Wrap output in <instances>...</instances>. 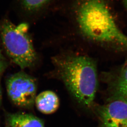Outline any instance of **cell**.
Wrapping results in <instances>:
<instances>
[{
    "label": "cell",
    "mask_w": 127,
    "mask_h": 127,
    "mask_svg": "<svg viewBox=\"0 0 127 127\" xmlns=\"http://www.w3.org/2000/svg\"><path fill=\"white\" fill-rule=\"evenodd\" d=\"M76 8L77 27L84 36L95 41L127 45V36L118 27L104 0H81Z\"/></svg>",
    "instance_id": "obj_1"
},
{
    "label": "cell",
    "mask_w": 127,
    "mask_h": 127,
    "mask_svg": "<svg viewBox=\"0 0 127 127\" xmlns=\"http://www.w3.org/2000/svg\"><path fill=\"white\" fill-rule=\"evenodd\" d=\"M59 75L73 97L80 104L90 106L94 100L98 86L95 62L85 56L54 58Z\"/></svg>",
    "instance_id": "obj_2"
},
{
    "label": "cell",
    "mask_w": 127,
    "mask_h": 127,
    "mask_svg": "<svg viewBox=\"0 0 127 127\" xmlns=\"http://www.w3.org/2000/svg\"><path fill=\"white\" fill-rule=\"evenodd\" d=\"M27 24L15 25L5 20L0 27L2 45L12 63L22 69L30 67L36 61L37 55L28 33Z\"/></svg>",
    "instance_id": "obj_3"
},
{
    "label": "cell",
    "mask_w": 127,
    "mask_h": 127,
    "mask_svg": "<svg viewBox=\"0 0 127 127\" xmlns=\"http://www.w3.org/2000/svg\"><path fill=\"white\" fill-rule=\"evenodd\" d=\"M6 87L8 96L15 105L23 108L33 106L37 86L33 77L23 71L17 72L7 78Z\"/></svg>",
    "instance_id": "obj_4"
},
{
    "label": "cell",
    "mask_w": 127,
    "mask_h": 127,
    "mask_svg": "<svg viewBox=\"0 0 127 127\" xmlns=\"http://www.w3.org/2000/svg\"><path fill=\"white\" fill-rule=\"evenodd\" d=\"M99 114L104 127H127V101L118 98L104 105Z\"/></svg>",
    "instance_id": "obj_5"
},
{
    "label": "cell",
    "mask_w": 127,
    "mask_h": 127,
    "mask_svg": "<svg viewBox=\"0 0 127 127\" xmlns=\"http://www.w3.org/2000/svg\"><path fill=\"white\" fill-rule=\"evenodd\" d=\"M37 108L44 114H51L56 111L60 105L58 96L51 91L42 92L37 95L35 101Z\"/></svg>",
    "instance_id": "obj_6"
},
{
    "label": "cell",
    "mask_w": 127,
    "mask_h": 127,
    "mask_svg": "<svg viewBox=\"0 0 127 127\" xmlns=\"http://www.w3.org/2000/svg\"><path fill=\"white\" fill-rule=\"evenodd\" d=\"M7 120L10 127H45L41 120L31 114L24 113L8 114Z\"/></svg>",
    "instance_id": "obj_7"
},
{
    "label": "cell",
    "mask_w": 127,
    "mask_h": 127,
    "mask_svg": "<svg viewBox=\"0 0 127 127\" xmlns=\"http://www.w3.org/2000/svg\"><path fill=\"white\" fill-rule=\"evenodd\" d=\"M24 7L30 12H36L47 6L52 0H21Z\"/></svg>",
    "instance_id": "obj_8"
},
{
    "label": "cell",
    "mask_w": 127,
    "mask_h": 127,
    "mask_svg": "<svg viewBox=\"0 0 127 127\" xmlns=\"http://www.w3.org/2000/svg\"><path fill=\"white\" fill-rule=\"evenodd\" d=\"M116 91L119 97L127 101V67L123 71L118 81Z\"/></svg>",
    "instance_id": "obj_9"
},
{
    "label": "cell",
    "mask_w": 127,
    "mask_h": 127,
    "mask_svg": "<svg viewBox=\"0 0 127 127\" xmlns=\"http://www.w3.org/2000/svg\"><path fill=\"white\" fill-rule=\"evenodd\" d=\"M7 66L8 63L7 62L3 60L0 61V77L2 73L7 68Z\"/></svg>",
    "instance_id": "obj_10"
},
{
    "label": "cell",
    "mask_w": 127,
    "mask_h": 127,
    "mask_svg": "<svg viewBox=\"0 0 127 127\" xmlns=\"http://www.w3.org/2000/svg\"><path fill=\"white\" fill-rule=\"evenodd\" d=\"M0 106L1 105V100H2V88H1V83H0Z\"/></svg>",
    "instance_id": "obj_11"
},
{
    "label": "cell",
    "mask_w": 127,
    "mask_h": 127,
    "mask_svg": "<svg viewBox=\"0 0 127 127\" xmlns=\"http://www.w3.org/2000/svg\"><path fill=\"white\" fill-rule=\"evenodd\" d=\"M2 60V53H1V49H0V61Z\"/></svg>",
    "instance_id": "obj_12"
},
{
    "label": "cell",
    "mask_w": 127,
    "mask_h": 127,
    "mask_svg": "<svg viewBox=\"0 0 127 127\" xmlns=\"http://www.w3.org/2000/svg\"><path fill=\"white\" fill-rule=\"evenodd\" d=\"M125 4L126 5V8L127 9V0H125Z\"/></svg>",
    "instance_id": "obj_13"
},
{
    "label": "cell",
    "mask_w": 127,
    "mask_h": 127,
    "mask_svg": "<svg viewBox=\"0 0 127 127\" xmlns=\"http://www.w3.org/2000/svg\"></svg>",
    "instance_id": "obj_14"
}]
</instances>
